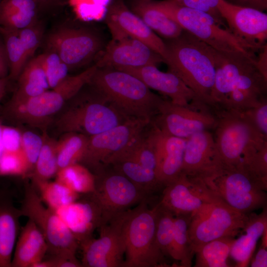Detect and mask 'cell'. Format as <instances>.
<instances>
[{
    "label": "cell",
    "mask_w": 267,
    "mask_h": 267,
    "mask_svg": "<svg viewBox=\"0 0 267 267\" xmlns=\"http://www.w3.org/2000/svg\"><path fill=\"white\" fill-rule=\"evenodd\" d=\"M112 0H69L76 17L82 21H98L105 18Z\"/></svg>",
    "instance_id": "cell-40"
},
{
    "label": "cell",
    "mask_w": 267,
    "mask_h": 267,
    "mask_svg": "<svg viewBox=\"0 0 267 267\" xmlns=\"http://www.w3.org/2000/svg\"><path fill=\"white\" fill-rule=\"evenodd\" d=\"M42 137L43 145L33 170V181L49 180L58 171L57 141L46 134Z\"/></svg>",
    "instance_id": "cell-38"
},
{
    "label": "cell",
    "mask_w": 267,
    "mask_h": 267,
    "mask_svg": "<svg viewBox=\"0 0 267 267\" xmlns=\"http://www.w3.org/2000/svg\"><path fill=\"white\" fill-rule=\"evenodd\" d=\"M109 166H112L113 170L124 175L149 195L164 188L154 170L135 162L121 159L113 162Z\"/></svg>",
    "instance_id": "cell-31"
},
{
    "label": "cell",
    "mask_w": 267,
    "mask_h": 267,
    "mask_svg": "<svg viewBox=\"0 0 267 267\" xmlns=\"http://www.w3.org/2000/svg\"><path fill=\"white\" fill-rule=\"evenodd\" d=\"M21 216L10 193L0 189V267H11Z\"/></svg>",
    "instance_id": "cell-25"
},
{
    "label": "cell",
    "mask_w": 267,
    "mask_h": 267,
    "mask_svg": "<svg viewBox=\"0 0 267 267\" xmlns=\"http://www.w3.org/2000/svg\"><path fill=\"white\" fill-rule=\"evenodd\" d=\"M216 200H218L181 173L165 186L158 203L176 216L191 215L205 204Z\"/></svg>",
    "instance_id": "cell-21"
},
{
    "label": "cell",
    "mask_w": 267,
    "mask_h": 267,
    "mask_svg": "<svg viewBox=\"0 0 267 267\" xmlns=\"http://www.w3.org/2000/svg\"><path fill=\"white\" fill-rule=\"evenodd\" d=\"M8 69V60L4 44L0 41V78L5 77Z\"/></svg>",
    "instance_id": "cell-51"
},
{
    "label": "cell",
    "mask_w": 267,
    "mask_h": 267,
    "mask_svg": "<svg viewBox=\"0 0 267 267\" xmlns=\"http://www.w3.org/2000/svg\"><path fill=\"white\" fill-rule=\"evenodd\" d=\"M92 87L93 90L90 93L79 97L76 95L78 98L57 120L58 130L65 133H77L89 137L132 118Z\"/></svg>",
    "instance_id": "cell-7"
},
{
    "label": "cell",
    "mask_w": 267,
    "mask_h": 267,
    "mask_svg": "<svg viewBox=\"0 0 267 267\" xmlns=\"http://www.w3.org/2000/svg\"><path fill=\"white\" fill-rule=\"evenodd\" d=\"M45 45L46 50L58 54L69 70L87 65L98 57L103 43L92 30L61 26L46 36Z\"/></svg>",
    "instance_id": "cell-13"
},
{
    "label": "cell",
    "mask_w": 267,
    "mask_h": 267,
    "mask_svg": "<svg viewBox=\"0 0 267 267\" xmlns=\"http://www.w3.org/2000/svg\"><path fill=\"white\" fill-rule=\"evenodd\" d=\"M43 143V137L32 132L22 134V150L27 163L29 174L33 170Z\"/></svg>",
    "instance_id": "cell-45"
},
{
    "label": "cell",
    "mask_w": 267,
    "mask_h": 267,
    "mask_svg": "<svg viewBox=\"0 0 267 267\" xmlns=\"http://www.w3.org/2000/svg\"><path fill=\"white\" fill-rule=\"evenodd\" d=\"M156 241L167 259L170 258L175 215L158 203L156 204Z\"/></svg>",
    "instance_id": "cell-39"
},
{
    "label": "cell",
    "mask_w": 267,
    "mask_h": 267,
    "mask_svg": "<svg viewBox=\"0 0 267 267\" xmlns=\"http://www.w3.org/2000/svg\"><path fill=\"white\" fill-rule=\"evenodd\" d=\"M213 134L219 159L224 165L241 168L265 143L262 135L242 111H216Z\"/></svg>",
    "instance_id": "cell-6"
},
{
    "label": "cell",
    "mask_w": 267,
    "mask_h": 267,
    "mask_svg": "<svg viewBox=\"0 0 267 267\" xmlns=\"http://www.w3.org/2000/svg\"><path fill=\"white\" fill-rule=\"evenodd\" d=\"M95 177L94 189L88 194L100 212L99 227L132 206L147 199L149 195L113 169L110 172H106L105 169Z\"/></svg>",
    "instance_id": "cell-11"
},
{
    "label": "cell",
    "mask_w": 267,
    "mask_h": 267,
    "mask_svg": "<svg viewBox=\"0 0 267 267\" xmlns=\"http://www.w3.org/2000/svg\"><path fill=\"white\" fill-rule=\"evenodd\" d=\"M2 145L3 152L22 151V134L15 128L2 126Z\"/></svg>",
    "instance_id": "cell-48"
},
{
    "label": "cell",
    "mask_w": 267,
    "mask_h": 267,
    "mask_svg": "<svg viewBox=\"0 0 267 267\" xmlns=\"http://www.w3.org/2000/svg\"><path fill=\"white\" fill-rule=\"evenodd\" d=\"M164 62L203 103L215 110L212 92L215 77V50L186 31L165 42Z\"/></svg>",
    "instance_id": "cell-2"
},
{
    "label": "cell",
    "mask_w": 267,
    "mask_h": 267,
    "mask_svg": "<svg viewBox=\"0 0 267 267\" xmlns=\"http://www.w3.org/2000/svg\"><path fill=\"white\" fill-rule=\"evenodd\" d=\"M5 80L4 78H0V100L1 98L4 91Z\"/></svg>",
    "instance_id": "cell-53"
},
{
    "label": "cell",
    "mask_w": 267,
    "mask_h": 267,
    "mask_svg": "<svg viewBox=\"0 0 267 267\" xmlns=\"http://www.w3.org/2000/svg\"><path fill=\"white\" fill-rule=\"evenodd\" d=\"M78 92L76 84L65 79L51 90L17 103H9V110L21 122L32 125L45 123Z\"/></svg>",
    "instance_id": "cell-17"
},
{
    "label": "cell",
    "mask_w": 267,
    "mask_h": 267,
    "mask_svg": "<svg viewBox=\"0 0 267 267\" xmlns=\"http://www.w3.org/2000/svg\"><path fill=\"white\" fill-rule=\"evenodd\" d=\"M217 121L216 111L208 106H184L164 99L151 123L167 134L187 139L197 133L214 130Z\"/></svg>",
    "instance_id": "cell-14"
},
{
    "label": "cell",
    "mask_w": 267,
    "mask_h": 267,
    "mask_svg": "<svg viewBox=\"0 0 267 267\" xmlns=\"http://www.w3.org/2000/svg\"><path fill=\"white\" fill-rule=\"evenodd\" d=\"M38 57L45 72L50 89L55 87L68 76V66L56 52L46 50Z\"/></svg>",
    "instance_id": "cell-41"
},
{
    "label": "cell",
    "mask_w": 267,
    "mask_h": 267,
    "mask_svg": "<svg viewBox=\"0 0 267 267\" xmlns=\"http://www.w3.org/2000/svg\"><path fill=\"white\" fill-rule=\"evenodd\" d=\"M57 141L58 171L80 163L86 153L89 137L77 133H67Z\"/></svg>",
    "instance_id": "cell-35"
},
{
    "label": "cell",
    "mask_w": 267,
    "mask_h": 267,
    "mask_svg": "<svg viewBox=\"0 0 267 267\" xmlns=\"http://www.w3.org/2000/svg\"><path fill=\"white\" fill-rule=\"evenodd\" d=\"M249 214L236 211L219 200L203 205L191 214L188 227L193 250L212 240L235 237L245 227Z\"/></svg>",
    "instance_id": "cell-10"
},
{
    "label": "cell",
    "mask_w": 267,
    "mask_h": 267,
    "mask_svg": "<svg viewBox=\"0 0 267 267\" xmlns=\"http://www.w3.org/2000/svg\"><path fill=\"white\" fill-rule=\"evenodd\" d=\"M217 9L227 29L250 51L264 49L267 39V15L255 8L219 0Z\"/></svg>",
    "instance_id": "cell-16"
},
{
    "label": "cell",
    "mask_w": 267,
    "mask_h": 267,
    "mask_svg": "<svg viewBox=\"0 0 267 267\" xmlns=\"http://www.w3.org/2000/svg\"><path fill=\"white\" fill-rule=\"evenodd\" d=\"M265 191L267 190V143H265L241 168Z\"/></svg>",
    "instance_id": "cell-42"
},
{
    "label": "cell",
    "mask_w": 267,
    "mask_h": 267,
    "mask_svg": "<svg viewBox=\"0 0 267 267\" xmlns=\"http://www.w3.org/2000/svg\"><path fill=\"white\" fill-rule=\"evenodd\" d=\"M116 69L138 78L149 89L168 97L169 100L175 104L189 106L205 104L178 76L169 71L167 72L161 71L154 65L139 67H122Z\"/></svg>",
    "instance_id": "cell-20"
},
{
    "label": "cell",
    "mask_w": 267,
    "mask_h": 267,
    "mask_svg": "<svg viewBox=\"0 0 267 267\" xmlns=\"http://www.w3.org/2000/svg\"><path fill=\"white\" fill-rule=\"evenodd\" d=\"M157 161V177L165 187L181 173L186 139L167 134L152 123L147 131Z\"/></svg>",
    "instance_id": "cell-22"
},
{
    "label": "cell",
    "mask_w": 267,
    "mask_h": 267,
    "mask_svg": "<svg viewBox=\"0 0 267 267\" xmlns=\"http://www.w3.org/2000/svg\"><path fill=\"white\" fill-rule=\"evenodd\" d=\"M212 99L216 110L243 111L267 98V77L254 53L215 50Z\"/></svg>",
    "instance_id": "cell-1"
},
{
    "label": "cell",
    "mask_w": 267,
    "mask_h": 267,
    "mask_svg": "<svg viewBox=\"0 0 267 267\" xmlns=\"http://www.w3.org/2000/svg\"><path fill=\"white\" fill-rule=\"evenodd\" d=\"M28 174L27 163L22 150L2 152L0 158V176H25Z\"/></svg>",
    "instance_id": "cell-43"
},
{
    "label": "cell",
    "mask_w": 267,
    "mask_h": 267,
    "mask_svg": "<svg viewBox=\"0 0 267 267\" xmlns=\"http://www.w3.org/2000/svg\"><path fill=\"white\" fill-rule=\"evenodd\" d=\"M160 11L176 21L183 30L221 51L251 52L211 14L178 5L171 0L153 1Z\"/></svg>",
    "instance_id": "cell-9"
},
{
    "label": "cell",
    "mask_w": 267,
    "mask_h": 267,
    "mask_svg": "<svg viewBox=\"0 0 267 267\" xmlns=\"http://www.w3.org/2000/svg\"><path fill=\"white\" fill-rule=\"evenodd\" d=\"M191 215L175 216L170 258L179 263V267H190L194 255L189 236Z\"/></svg>",
    "instance_id": "cell-33"
},
{
    "label": "cell",
    "mask_w": 267,
    "mask_h": 267,
    "mask_svg": "<svg viewBox=\"0 0 267 267\" xmlns=\"http://www.w3.org/2000/svg\"><path fill=\"white\" fill-rule=\"evenodd\" d=\"M156 205L147 199L129 209L124 226L125 258L122 267H168L167 259L156 241Z\"/></svg>",
    "instance_id": "cell-5"
},
{
    "label": "cell",
    "mask_w": 267,
    "mask_h": 267,
    "mask_svg": "<svg viewBox=\"0 0 267 267\" xmlns=\"http://www.w3.org/2000/svg\"><path fill=\"white\" fill-rule=\"evenodd\" d=\"M254 128L267 138V99L258 105L242 111Z\"/></svg>",
    "instance_id": "cell-46"
},
{
    "label": "cell",
    "mask_w": 267,
    "mask_h": 267,
    "mask_svg": "<svg viewBox=\"0 0 267 267\" xmlns=\"http://www.w3.org/2000/svg\"><path fill=\"white\" fill-rule=\"evenodd\" d=\"M267 230V206L259 214H249L248 221L240 232V235L232 245L230 257L235 263V267H247L253 257L257 243Z\"/></svg>",
    "instance_id": "cell-27"
},
{
    "label": "cell",
    "mask_w": 267,
    "mask_h": 267,
    "mask_svg": "<svg viewBox=\"0 0 267 267\" xmlns=\"http://www.w3.org/2000/svg\"><path fill=\"white\" fill-rule=\"evenodd\" d=\"M112 37L127 35L144 43L160 55H166L165 42L156 35L122 0H112L104 18Z\"/></svg>",
    "instance_id": "cell-19"
},
{
    "label": "cell",
    "mask_w": 267,
    "mask_h": 267,
    "mask_svg": "<svg viewBox=\"0 0 267 267\" xmlns=\"http://www.w3.org/2000/svg\"><path fill=\"white\" fill-rule=\"evenodd\" d=\"M98 68L156 66L162 57L141 42L127 35L112 37L97 57Z\"/></svg>",
    "instance_id": "cell-18"
},
{
    "label": "cell",
    "mask_w": 267,
    "mask_h": 267,
    "mask_svg": "<svg viewBox=\"0 0 267 267\" xmlns=\"http://www.w3.org/2000/svg\"><path fill=\"white\" fill-rule=\"evenodd\" d=\"M261 238L262 242L258 251L250 262V266L251 267H267V230Z\"/></svg>",
    "instance_id": "cell-49"
},
{
    "label": "cell",
    "mask_w": 267,
    "mask_h": 267,
    "mask_svg": "<svg viewBox=\"0 0 267 267\" xmlns=\"http://www.w3.org/2000/svg\"><path fill=\"white\" fill-rule=\"evenodd\" d=\"M90 84L127 116L151 123L164 99L138 78L113 68H98Z\"/></svg>",
    "instance_id": "cell-3"
},
{
    "label": "cell",
    "mask_w": 267,
    "mask_h": 267,
    "mask_svg": "<svg viewBox=\"0 0 267 267\" xmlns=\"http://www.w3.org/2000/svg\"><path fill=\"white\" fill-rule=\"evenodd\" d=\"M19 233L11 267H33L45 256L48 249L46 241L35 223L29 219Z\"/></svg>",
    "instance_id": "cell-26"
},
{
    "label": "cell",
    "mask_w": 267,
    "mask_h": 267,
    "mask_svg": "<svg viewBox=\"0 0 267 267\" xmlns=\"http://www.w3.org/2000/svg\"><path fill=\"white\" fill-rule=\"evenodd\" d=\"M18 88L10 103H17L48 90L47 78L38 56L27 63L18 78Z\"/></svg>",
    "instance_id": "cell-28"
},
{
    "label": "cell",
    "mask_w": 267,
    "mask_h": 267,
    "mask_svg": "<svg viewBox=\"0 0 267 267\" xmlns=\"http://www.w3.org/2000/svg\"></svg>",
    "instance_id": "cell-55"
},
{
    "label": "cell",
    "mask_w": 267,
    "mask_h": 267,
    "mask_svg": "<svg viewBox=\"0 0 267 267\" xmlns=\"http://www.w3.org/2000/svg\"><path fill=\"white\" fill-rule=\"evenodd\" d=\"M44 33V26L39 20L33 25L18 31L19 38L29 60L40 46Z\"/></svg>",
    "instance_id": "cell-44"
},
{
    "label": "cell",
    "mask_w": 267,
    "mask_h": 267,
    "mask_svg": "<svg viewBox=\"0 0 267 267\" xmlns=\"http://www.w3.org/2000/svg\"><path fill=\"white\" fill-rule=\"evenodd\" d=\"M39 11L49 10L57 6L60 0H35Z\"/></svg>",
    "instance_id": "cell-52"
},
{
    "label": "cell",
    "mask_w": 267,
    "mask_h": 267,
    "mask_svg": "<svg viewBox=\"0 0 267 267\" xmlns=\"http://www.w3.org/2000/svg\"><path fill=\"white\" fill-rule=\"evenodd\" d=\"M129 210L99 228L100 236L80 244L84 267H122L124 261V226Z\"/></svg>",
    "instance_id": "cell-15"
},
{
    "label": "cell",
    "mask_w": 267,
    "mask_h": 267,
    "mask_svg": "<svg viewBox=\"0 0 267 267\" xmlns=\"http://www.w3.org/2000/svg\"><path fill=\"white\" fill-rule=\"evenodd\" d=\"M235 237L220 238L199 247L195 251V267H229L228 258Z\"/></svg>",
    "instance_id": "cell-32"
},
{
    "label": "cell",
    "mask_w": 267,
    "mask_h": 267,
    "mask_svg": "<svg viewBox=\"0 0 267 267\" xmlns=\"http://www.w3.org/2000/svg\"><path fill=\"white\" fill-rule=\"evenodd\" d=\"M55 211L72 232L79 244L92 237L94 230L99 228L101 216L98 208L88 194Z\"/></svg>",
    "instance_id": "cell-23"
},
{
    "label": "cell",
    "mask_w": 267,
    "mask_h": 267,
    "mask_svg": "<svg viewBox=\"0 0 267 267\" xmlns=\"http://www.w3.org/2000/svg\"><path fill=\"white\" fill-rule=\"evenodd\" d=\"M20 209L43 234L48 247L45 257L77 259V240L56 212L45 206L33 184L25 185Z\"/></svg>",
    "instance_id": "cell-8"
},
{
    "label": "cell",
    "mask_w": 267,
    "mask_h": 267,
    "mask_svg": "<svg viewBox=\"0 0 267 267\" xmlns=\"http://www.w3.org/2000/svg\"><path fill=\"white\" fill-rule=\"evenodd\" d=\"M205 192L245 214L267 206V195L243 169L221 162L198 176L189 177Z\"/></svg>",
    "instance_id": "cell-4"
},
{
    "label": "cell",
    "mask_w": 267,
    "mask_h": 267,
    "mask_svg": "<svg viewBox=\"0 0 267 267\" xmlns=\"http://www.w3.org/2000/svg\"><path fill=\"white\" fill-rule=\"evenodd\" d=\"M33 185L43 202L54 211L76 201L81 196V194L55 180L34 181Z\"/></svg>",
    "instance_id": "cell-36"
},
{
    "label": "cell",
    "mask_w": 267,
    "mask_h": 267,
    "mask_svg": "<svg viewBox=\"0 0 267 267\" xmlns=\"http://www.w3.org/2000/svg\"><path fill=\"white\" fill-rule=\"evenodd\" d=\"M132 9L152 31L168 40L178 37L183 31L176 21L159 10L151 0H136Z\"/></svg>",
    "instance_id": "cell-30"
},
{
    "label": "cell",
    "mask_w": 267,
    "mask_h": 267,
    "mask_svg": "<svg viewBox=\"0 0 267 267\" xmlns=\"http://www.w3.org/2000/svg\"><path fill=\"white\" fill-rule=\"evenodd\" d=\"M147 120L131 118L125 123L89 136L85 155L80 163L97 175L108 167L110 160L124 150L151 125Z\"/></svg>",
    "instance_id": "cell-12"
},
{
    "label": "cell",
    "mask_w": 267,
    "mask_h": 267,
    "mask_svg": "<svg viewBox=\"0 0 267 267\" xmlns=\"http://www.w3.org/2000/svg\"><path fill=\"white\" fill-rule=\"evenodd\" d=\"M2 126L0 124V158L3 151L1 139Z\"/></svg>",
    "instance_id": "cell-54"
},
{
    "label": "cell",
    "mask_w": 267,
    "mask_h": 267,
    "mask_svg": "<svg viewBox=\"0 0 267 267\" xmlns=\"http://www.w3.org/2000/svg\"><path fill=\"white\" fill-rule=\"evenodd\" d=\"M232 4L263 11L267 8V0H225Z\"/></svg>",
    "instance_id": "cell-50"
},
{
    "label": "cell",
    "mask_w": 267,
    "mask_h": 267,
    "mask_svg": "<svg viewBox=\"0 0 267 267\" xmlns=\"http://www.w3.org/2000/svg\"><path fill=\"white\" fill-rule=\"evenodd\" d=\"M221 163L210 131L195 134L186 139L181 173L197 177Z\"/></svg>",
    "instance_id": "cell-24"
},
{
    "label": "cell",
    "mask_w": 267,
    "mask_h": 267,
    "mask_svg": "<svg viewBox=\"0 0 267 267\" xmlns=\"http://www.w3.org/2000/svg\"><path fill=\"white\" fill-rule=\"evenodd\" d=\"M39 12L35 0H1L0 26L19 30L37 22Z\"/></svg>",
    "instance_id": "cell-29"
},
{
    "label": "cell",
    "mask_w": 267,
    "mask_h": 267,
    "mask_svg": "<svg viewBox=\"0 0 267 267\" xmlns=\"http://www.w3.org/2000/svg\"><path fill=\"white\" fill-rule=\"evenodd\" d=\"M18 31L0 26L9 64V77L17 79L28 62L26 51L19 38Z\"/></svg>",
    "instance_id": "cell-37"
},
{
    "label": "cell",
    "mask_w": 267,
    "mask_h": 267,
    "mask_svg": "<svg viewBox=\"0 0 267 267\" xmlns=\"http://www.w3.org/2000/svg\"><path fill=\"white\" fill-rule=\"evenodd\" d=\"M178 5L207 12L212 15L222 26H225L217 6L219 0H169Z\"/></svg>",
    "instance_id": "cell-47"
},
{
    "label": "cell",
    "mask_w": 267,
    "mask_h": 267,
    "mask_svg": "<svg viewBox=\"0 0 267 267\" xmlns=\"http://www.w3.org/2000/svg\"><path fill=\"white\" fill-rule=\"evenodd\" d=\"M55 177L56 181L80 194L91 193L95 188V175L80 163L59 170Z\"/></svg>",
    "instance_id": "cell-34"
}]
</instances>
